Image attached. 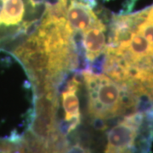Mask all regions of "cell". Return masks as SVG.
Masks as SVG:
<instances>
[{"mask_svg": "<svg viewBox=\"0 0 153 153\" xmlns=\"http://www.w3.org/2000/svg\"><path fill=\"white\" fill-rule=\"evenodd\" d=\"M88 93V112L95 119L105 120L135 108L140 99L125 84L105 75L83 72Z\"/></svg>", "mask_w": 153, "mask_h": 153, "instance_id": "1", "label": "cell"}, {"mask_svg": "<svg viewBox=\"0 0 153 153\" xmlns=\"http://www.w3.org/2000/svg\"><path fill=\"white\" fill-rule=\"evenodd\" d=\"M146 114L135 111L125 117L108 133L105 153H134Z\"/></svg>", "mask_w": 153, "mask_h": 153, "instance_id": "2", "label": "cell"}, {"mask_svg": "<svg viewBox=\"0 0 153 153\" xmlns=\"http://www.w3.org/2000/svg\"><path fill=\"white\" fill-rule=\"evenodd\" d=\"M46 95L38 100L36 106V115L31 125L33 137L47 142L56 128L55 115L58 107V100L54 89L46 91Z\"/></svg>", "mask_w": 153, "mask_h": 153, "instance_id": "3", "label": "cell"}, {"mask_svg": "<svg viewBox=\"0 0 153 153\" xmlns=\"http://www.w3.org/2000/svg\"><path fill=\"white\" fill-rule=\"evenodd\" d=\"M66 24L71 33H83L99 21L91 4L82 0H70L66 10Z\"/></svg>", "mask_w": 153, "mask_h": 153, "instance_id": "4", "label": "cell"}, {"mask_svg": "<svg viewBox=\"0 0 153 153\" xmlns=\"http://www.w3.org/2000/svg\"><path fill=\"white\" fill-rule=\"evenodd\" d=\"M105 27L100 20L82 33L85 55L89 61H94L105 49Z\"/></svg>", "mask_w": 153, "mask_h": 153, "instance_id": "5", "label": "cell"}, {"mask_svg": "<svg viewBox=\"0 0 153 153\" xmlns=\"http://www.w3.org/2000/svg\"><path fill=\"white\" fill-rule=\"evenodd\" d=\"M79 82L74 77L66 86L62 93V105L65 111V121L68 123L67 133L72 131L80 123L79 100L76 96Z\"/></svg>", "mask_w": 153, "mask_h": 153, "instance_id": "6", "label": "cell"}]
</instances>
